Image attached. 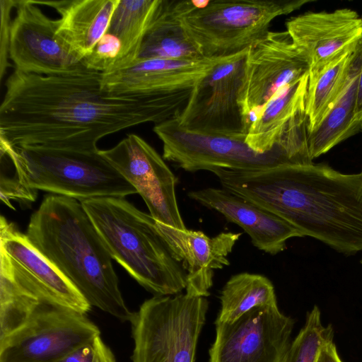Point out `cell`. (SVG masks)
Instances as JSON below:
<instances>
[{
    "instance_id": "14",
    "label": "cell",
    "mask_w": 362,
    "mask_h": 362,
    "mask_svg": "<svg viewBox=\"0 0 362 362\" xmlns=\"http://www.w3.org/2000/svg\"><path fill=\"white\" fill-rule=\"evenodd\" d=\"M224 58L136 59L102 74L101 86L111 94L160 98L182 110L196 84Z\"/></svg>"
},
{
    "instance_id": "10",
    "label": "cell",
    "mask_w": 362,
    "mask_h": 362,
    "mask_svg": "<svg viewBox=\"0 0 362 362\" xmlns=\"http://www.w3.org/2000/svg\"><path fill=\"white\" fill-rule=\"evenodd\" d=\"M0 281L29 297L86 314L91 306L76 288L3 216L0 218Z\"/></svg>"
},
{
    "instance_id": "21",
    "label": "cell",
    "mask_w": 362,
    "mask_h": 362,
    "mask_svg": "<svg viewBox=\"0 0 362 362\" xmlns=\"http://www.w3.org/2000/svg\"><path fill=\"white\" fill-rule=\"evenodd\" d=\"M361 42L356 50L342 91L318 125L308 132L309 150L313 160L361 130V125L355 122L354 115Z\"/></svg>"
},
{
    "instance_id": "1",
    "label": "cell",
    "mask_w": 362,
    "mask_h": 362,
    "mask_svg": "<svg viewBox=\"0 0 362 362\" xmlns=\"http://www.w3.org/2000/svg\"><path fill=\"white\" fill-rule=\"evenodd\" d=\"M102 73L85 69L60 76L14 70L0 105V139L12 146L98 151L103 137L138 124H155L178 112L157 98L109 93Z\"/></svg>"
},
{
    "instance_id": "32",
    "label": "cell",
    "mask_w": 362,
    "mask_h": 362,
    "mask_svg": "<svg viewBox=\"0 0 362 362\" xmlns=\"http://www.w3.org/2000/svg\"><path fill=\"white\" fill-rule=\"evenodd\" d=\"M317 362H343L333 341L327 343L322 348Z\"/></svg>"
},
{
    "instance_id": "3",
    "label": "cell",
    "mask_w": 362,
    "mask_h": 362,
    "mask_svg": "<svg viewBox=\"0 0 362 362\" xmlns=\"http://www.w3.org/2000/svg\"><path fill=\"white\" fill-rule=\"evenodd\" d=\"M30 243L76 288L90 305L129 321L112 257L81 202L46 196L30 218Z\"/></svg>"
},
{
    "instance_id": "28",
    "label": "cell",
    "mask_w": 362,
    "mask_h": 362,
    "mask_svg": "<svg viewBox=\"0 0 362 362\" xmlns=\"http://www.w3.org/2000/svg\"><path fill=\"white\" fill-rule=\"evenodd\" d=\"M120 51L119 40L115 36L106 33L82 62L86 69L103 74L114 68Z\"/></svg>"
},
{
    "instance_id": "35",
    "label": "cell",
    "mask_w": 362,
    "mask_h": 362,
    "mask_svg": "<svg viewBox=\"0 0 362 362\" xmlns=\"http://www.w3.org/2000/svg\"><path fill=\"white\" fill-rule=\"evenodd\" d=\"M361 264H362V259H361Z\"/></svg>"
},
{
    "instance_id": "36",
    "label": "cell",
    "mask_w": 362,
    "mask_h": 362,
    "mask_svg": "<svg viewBox=\"0 0 362 362\" xmlns=\"http://www.w3.org/2000/svg\"><path fill=\"white\" fill-rule=\"evenodd\" d=\"M362 18V17H361Z\"/></svg>"
},
{
    "instance_id": "22",
    "label": "cell",
    "mask_w": 362,
    "mask_h": 362,
    "mask_svg": "<svg viewBox=\"0 0 362 362\" xmlns=\"http://www.w3.org/2000/svg\"><path fill=\"white\" fill-rule=\"evenodd\" d=\"M309 72L280 90L259 111L252 122L245 141L264 153L276 144L285 124L297 113L305 111Z\"/></svg>"
},
{
    "instance_id": "13",
    "label": "cell",
    "mask_w": 362,
    "mask_h": 362,
    "mask_svg": "<svg viewBox=\"0 0 362 362\" xmlns=\"http://www.w3.org/2000/svg\"><path fill=\"white\" fill-rule=\"evenodd\" d=\"M100 153L135 188L156 221L186 229L176 199L177 179L144 139L130 134Z\"/></svg>"
},
{
    "instance_id": "24",
    "label": "cell",
    "mask_w": 362,
    "mask_h": 362,
    "mask_svg": "<svg viewBox=\"0 0 362 362\" xmlns=\"http://www.w3.org/2000/svg\"><path fill=\"white\" fill-rule=\"evenodd\" d=\"M161 1L119 0L106 33L115 36L121 43L118 60L112 70L127 66L137 59L144 38Z\"/></svg>"
},
{
    "instance_id": "34",
    "label": "cell",
    "mask_w": 362,
    "mask_h": 362,
    "mask_svg": "<svg viewBox=\"0 0 362 362\" xmlns=\"http://www.w3.org/2000/svg\"><path fill=\"white\" fill-rule=\"evenodd\" d=\"M361 130L362 131V124H361Z\"/></svg>"
},
{
    "instance_id": "33",
    "label": "cell",
    "mask_w": 362,
    "mask_h": 362,
    "mask_svg": "<svg viewBox=\"0 0 362 362\" xmlns=\"http://www.w3.org/2000/svg\"><path fill=\"white\" fill-rule=\"evenodd\" d=\"M355 122L361 125L362 124V42L361 54V67L356 90V103L354 115Z\"/></svg>"
},
{
    "instance_id": "31",
    "label": "cell",
    "mask_w": 362,
    "mask_h": 362,
    "mask_svg": "<svg viewBox=\"0 0 362 362\" xmlns=\"http://www.w3.org/2000/svg\"><path fill=\"white\" fill-rule=\"evenodd\" d=\"M93 346L95 351L93 362H116L112 351L103 341L100 336L95 339Z\"/></svg>"
},
{
    "instance_id": "15",
    "label": "cell",
    "mask_w": 362,
    "mask_h": 362,
    "mask_svg": "<svg viewBox=\"0 0 362 362\" xmlns=\"http://www.w3.org/2000/svg\"><path fill=\"white\" fill-rule=\"evenodd\" d=\"M309 70L306 57L293 43L287 31L269 30L250 46L239 96L243 113L250 126L279 90Z\"/></svg>"
},
{
    "instance_id": "16",
    "label": "cell",
    "mask_w": 362,
    "mask_h": 362,
    "mask_svg": "<svg viewBox=\"0 0 362 362\" xmlns=\"http://www.w3.org/2000/svg\"><path fill=\"white\" fill-rule=\"evenodd\" d=\"M15 8L9 58L16 71L60 76L87 69L57 35V19L47 16L33 0H18Z\"/></svg>"
},
{
    "instance_id": "19",
    "label": "cell",
    "mask_w": 362,
    "mask_h": 362,
    "mask_svg": "<svg viewBox=\"0 0 362 362\" xmlns=\"http://www.w3.org/2000/svg\"><path fill=\"white\" fill-rule=\"evenodd\" d=\"M188 197L241 227L255 247L270 255L284 250L289 238L303 237L286 221L223 188L192 191Z\"/></svg>"
},
{
    "instance_id": "4",
    "label": "cell",
    "mask_w": 362,
    "mask_h": 362,
    "mask_svg": "<svg viewBox=\"0 0 362 362\" xmlns=\"http://www.w3.org/2000/svg\"><path fill=\"white\" fill-rule=\"evenodd\" d=\"M112 258L154 296H174L187 286V272L160 235L156 220L124 197L80 201Z\"/></svg>"
},
{
    "instance_id": "27",
    "label": "cell",
    "mask_w": 362,
    "mask_h": 362,
    "mask_svg": "<svg viewBox=\"0 0 362 362\" xmlns=\"http://www.w3.org/2000/svg\"><path fill=\"white\" fill-rule=\"evenodd\" d=\"M334 339L331 325L324 326L319 308L307 313L305 323L292 341L284 362H317L322 348Z\"/></svg>"
},
{
    "instance_id": "17",
    "label": "cell",
    "mask_w": 362,
    "mask_h": 362,
    "mask_svg": "<svg viewBox=\"0 0 362 362\" xmlns=\"http://www.w3.org/2000/svg\"><path fill=\"white\" fill-rule=\"evenodd\" d=\"M286 27L310 70L354 50L362 40V18L350 8L306 12L287 20Z\"/></svg>"
},
{
    "instance_id": "8",
    "label": "cell",
    "mask_w": 362,
    "mask_h": 362,
    "mask_svg": "<svg viewBox=\"0 0 362 362\" xmlns=\"http://www.w3.org/2000/svg\"><path fill=\"white\" fill-rule=\"evenodd\" d=\"M153 130L163 143V159L188 172L253 171L303 165L296 149L284 139L271 151L260 153L246 143V137L188 131L175 117L156 124Z\"/></svg>"
},
{
    "instance_id": "7",
    "label": "cell",
    "mask_w": 362,
    "mask_h": 362,
    "mask_svg": "<svg viewBox=\"0 0 362 362\" xmlns=\"http://www.w3.org/2000/svg\"><path fill=\"white\" fill-rule=\"evenodd\" d=\"M205 297L180 293L146 300L129 320L132 362H195L206 321Z\"/></svg>"
},
{
    "instance_id": "2",
    "label": "cell",
    "mask_w": 362,
    "mask_h": 362,
    "mask_svg": "<svg viewBox=\"0 0 362 362\" xmlns=\"http://www.w3.org/2000/svg\"><path fill=\"white\" fill-rule=\"evenodd\" d=\"M222 188L275 214L340 252L362 251V169L345 174L325 164L212 172Z\"/></svg>"
},
{
    "instance_id": "26",
    "label": "cell",
    "mask_w": 362,
    "mask_h": 362,
    "mask_svg": "<svg viewBox=\"0 0 362 362\" xmlns=\"http://www.w3.org/2000/svg\"><path fill=\"white\" fill-rule=\"evenodd\" d=\"M219 298L221 308L215 325L231 323L255 307L277 304L272 281L263 275L248 272L232 276Z\"/></svg>"
},
{
    "instance_id": "23",
    "label": "cell",
    "mask_w": 362,
    "mask_h": 362,
    "mask_svg": "<svg viewBox=\"0 0 362 362\" xmlns=\"http://www.w3.org/2000/svg\"><path fill=\"white\" fill-rule=\"evenodd\" d=\"M201 52L185 28L174 0H162L141 44L137 59L199 60Z\"/></svg>"
},
{
    "instance_id": "9",
    "label": "cell",
    "mask_w": 362,
    "mask_h": 362,
    "mask_svg": "<svg viewBox=\"0 0 362 362\" xmlns=\"http://www.w3.org/2000/svg\"><path fill=\"white\" fill-rule=\"evenodd\" d=\"M248 49L224 58L194 86L175 117L191 132L246 137L250 124L239 103Z\"/></svg>"
},
{
    "instance_id": "6",
    "label": "cell",
    "mask_w": 362,
    "mask_h": 362,
    "mask_svg": "<svg viewBox=\"0 0 362 362\" xmlns=\"http://www.w3.org/2000/svg\"><path fill=\"white\" fill-rule=\"evenodd\" d=\"M310 0L175 1L187 32L204 58L218 59L249 48L269 30L272 21Z\"/></svg>"
},
{
    "instance_id": "5",
    "label": "cell",
    "mask_w": 362,
    "mask_h": 362,
    "mask_svg": "<svg viewBox=\"0 0 362 362\" xmlns=\"http://www.w3.org/2000/svg\"><path fill=\"white\" fill-rule=\"evenodd\" d=\"M1 156L9 159L13 177L26 189L78 201L125 197L135 188L101 155L39 146L16 147L0 139Z\"/></svg>"
},
{
    "instance_id": "11",
    "label": "cell",
    "mask_w": 362,
    "mask_h": 362,
    "mask_svg": "<svg viewBox=\"0 0 362 362\" xmlns=\"http://www.w3.org/2000/svg\"><path fill=\"white\" fill-rule=\"evenodd\" d=\"M99 336V328L86 314L45 305L0 340V362H54Z\"/></svg>"
},
{
    "instance_id": "25",
    "label": "cell",
    "mask_w": 362,
    "mask_h": 362,
    "mask_svg": "<svg viewBox=\"0 0 362 362\" xmlns=\"http://www.w3.org/2000/svg\"><path fill=\"white\" fill-rule=\"evenodd\" d=\"M356 49L309 70L305 102L308 132L318 125L342 91Z\"/></svg>"
},
{
    "instance_id": "18",
    "label": "cell",
    "mask_w": 362,
    "mask_h": 362,
    "mask_svg": "<svg viewBox=\"0 0 362 362\" xmlns=\"http://www.w3.org/2000/svg\"><path fill=\"white\" fill-rule=\"evenodd\" d=\"M156 226L174 257L187 272L185 293L209 296L214 270L230 264L227 257L242 233L222 232L210 238L200 230L178 229L158 221Z\"/></svg>"
},
{
    "instance_id": "29",
    "label": "cell",
    "mask_w": 362,
    "mask_h": 362,
    "mask_svg": "<svg viewBox=\"0 0 362 362\" xmlns=\"http://www.w3.org/2000/svg\"><path fill=\"white\" fill-rule=\"evenodd\" d=\"M18 0H1V28H0V78L2 79L11 64L8 62L11 28L12 18L11 11L15 8Z\"/></svg>"
},
{
    "instance_id": "30",
    "label": "cell",
    "mask_w": 362,
    "mask_h": 362,
    "mask_svg": "<svg viewBox=\"0 0 362 362\" xmlns=\"http://www.w3.org/2000/svg\"><path fill=\"white\" fill-rule=\"evenodd\" d=\"M95 351L93 343L81 346L54 362H93Z\"/></svg>"
},
{
    "instance_id": "20",
    "label": "cell",
    "mask_w": 362,
    "mask_h": 362,
    "mask_svg": "<svg viewBox=\"0 0 362 362\" xmlns=\"http://www.w3.org/2000/svg\"><path fill=\"white\" fill-rule=\"evenodd\" d=\"M59 14L57 34L78 60L89 55L106 34L119 0L34 1Z\"/></svg>"
},
{
    "instance_id": "12",
    "label": "cell",
    "mask_w": 362,
    "mask_h": 362,
    "mask_svg": "<svg viewBox=\"0 0 362 362\" xmlns=\"http://www.w3.org/2000/svg\"><path fill=\"white\" fill-rule=\"evenodd\" d=\"M294 324L277 304L255 307L231 323L216 324L208 362H284Z\"/></svg>"
}]
</instances>
